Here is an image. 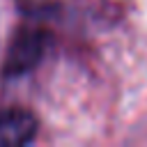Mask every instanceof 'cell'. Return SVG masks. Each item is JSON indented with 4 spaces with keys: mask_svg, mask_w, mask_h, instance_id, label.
<instances>
[{
    "mask_svg": "<svg viewBox=\"0 0 147 147\" xmlns=\"http://www.w3.org/2000/svg\"><path fill=\"white\" fill-rule=\"evenodd\" d=\"M37 133V117L30 110L11 108L0 113V147L28 145Z\"/></svg>",
    "mask_w": 147,
    "mask_h": 147,
    "instance_id": "2",
    "label": "cell"
},
{
    "mask_svg": "<svg viewBox=\"0 0 147 147\" xmlns=\"http://www.w3.org/2000/svg\"><path fill=\"white\" fill-rule=\"evenodd\" d=\"M46 51V34L37 28H23L16 32L9 51H7V60H5V76L16 78L28 74L32 67H37V62L41 60Z\"/></svg>",
    "mask_w": 147,
    "mask_h": 147,
    "instance_id": "1",
    "label": "cell"
}]
</instances>
